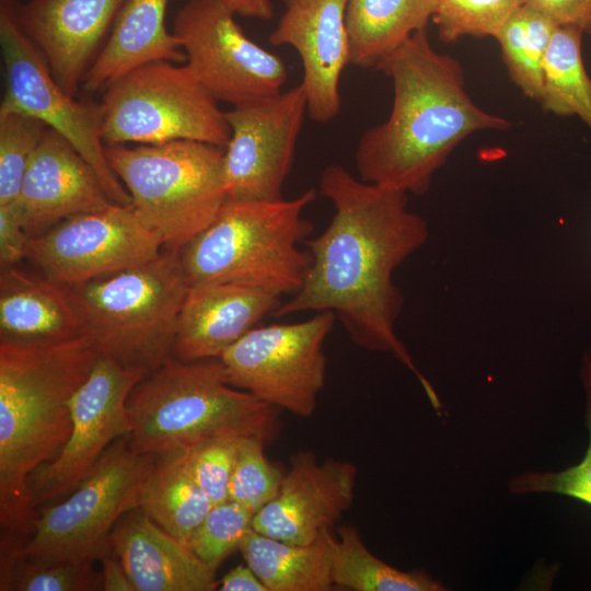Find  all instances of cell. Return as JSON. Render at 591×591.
<instances>
[{"label":"cell","mask_w":591,"mask_h":591,"mask_svg":"<svg viewBox=\"0 0 591 591\" xmlns=\"http://www.w3.org/2000/svg\"><path fill=\"white\" fill-rule=\"evenodd\" d=\"M48 127L21 113H0V206H15L28 163Z\"/></svg>","instance_id":"31"},{"label":"cell","mask_w":591,"mask_h":591,"mask_svg":"<svg viewBox=\"0 0 591 591\" xmlns=\"http://www.w3.org/2000/svg\"><path fill=\"white\" fill-rule=\"evenodd\" d=\"M169 0H125L81 86L103 91L125 73L154 61H186L182 46L165 25Z\"/></svg>","instance_id":"22"},{"label":"cell","mask_w":591,"mask_h":591,"mask_svg":"<svg viewBox=\"0 0 591 591\" xmlns=\"http://www.w3.org/2000/svg\"><path fill=\"white\" fill-rule=\"evenodd\" d=\"M146 376L100 355L89 378L69 402L70 438L51 462L28 479L34 508L70 495L116 440L129 437L132 425L127 401Z\"/></svg>","instance_id":"14"},{"label":"cell","mask_w":591,"mask_h":591,"mask_svg":"<svg viewBox=\"0 0 591 591\" xmlns=\"http://www.w3.org/2000/svg\"><path fill=\"white\" fill-rule=\"evenodd\" d=\"M246 437L251 436H221L178 452L186 470L213 505L228 500L237 451Z\"/></svg>","instance_id":"35"},{"label":"cell","mask_w":591,"mask_h":591,"mask_svg":"<svg viewBox=\"0 0 591 591\" xmlns=\"http://www.w3.org/2000/svg\"><path fill=\"white\" fill-rule=\"evenodd\" d=\"M100 560L103 568L101 575L102 590L136 591L119 560L109 557V554L103 556Z\"/></svg>","instance_id":"40"},{"label":"cell","mask_w":591,"mask_h":591,"mask_svg":"<svg viewBox=\"0 0 591 591\" xmlns=\"http://www.w3.org/2000/svg\"><path fill=\"white\" fill-rule=\"evenodd\" d=\"M222 0H189L176 13L173 33L186 66L218 101L244 105L282 91V59L247 37Z\"/></svg>","instance_id":"12"},{"label":"cell","mask_w":591,"mask_h":591,"mask_svg":"<svg viewBox=\"0 0 591 591\" xmlns=\"http://www.w3.org/2000/svg\"><path fill=\"white\" fill-rule=\"evenodd\" d=\"M100 354L83 336L54 341L0 339V523L33 531L28 479L61 452L72 430L69 402Z\"/></svg>","instance_id":"3"},{"label":"cell","mask_w":591,"mask_h":591,"mask_svg":"<svg viewBox=\"0 0 591 591\" xmlns=\"http://www.w3.org/2000/svg\"><path fill=\"white\" fill-rule=\"evenodd\" d=\"M557 25L572 26L591 35V0H528Z\"/></svg>","instance_id":"38"},{"label":"cell","mask_w":591,"mask_h":591,"mask_svg":"<svg viewBox=\"0 0 591 591\" xmlns=\"http://www.w3.org/2000/svg\"><path fill=\"white\" fill-rule=\"evenodd\" d=\"M124 2L31 0L16 4V18L57 82L76 96Z\"/></svg>","instance_id":"18"},{"label":"cell","mask_w":591,"mask_h":591,"mask_svg":"<svg viewBox=\"0 0 591 591\" xmlns=\"http://www.w3.org/2000/svg\"><path fill=\"white\" fill-rule=\"evenodd\" d=\"M112 204L95 171L61 135L48 128L26 169L15 204L33 235L78 213Z\"/></svg>","instance_id":"19"},{"label":"cell","mask_w":591,"mask_h":591,"mask_svg":"<svg viewBox=\"0 0 591 591\" xmlns=\"http://www.w3.org/2000/svg\"><path fill=\"white\" fill-rule=\"evenodd\" d=\"M357 475L352 462H321L308 450L293 453L277 496L255 513L253 530L293 544L312 543L351 507Z\"/></svg>","instance_id":"16"},{"label":"cell","mask_w":591,"mask_h":591,"mask_svg":"<svg viewBox=\"0 0 591 591\" xmlns=\"http://www.w3.org/2000/svg\"><path fill=\"white\" fill-rule=\"evenodd\" d=\"M583 381L587 391L586 419L589 429V444L583 460L563 472L524 473L511 480L512 493H556L591 506V355L586 360Z\"/></svg>","instance_id":"36"},{"label":"cell","mask_w":591,"mask_h":591,"mask_svg":"<svg viewBox=\"0 0 591 591\" xmlns=\"http://www.w3.org/2000/svg\"><path fill=\"white\" fill-rule=\"evenodd\" d=\"M315 197L312 188L290 199H227L212 223L178 252L189 286L228 282L279 298L296 294L311 265L299 244L313 231L303 212Z\"/></svg>","instance_id":"5"},{"label":"cell","mask_w":591,"mask_h":591,"mask_svg":"<svg viewBox=\"0 0 591 591\" xmlns=\"http://www.w3.org/2000/svg\"><path fill=\"white\" fill-rule=\"evenodd\" d=\"M67 287L81 334L100 355L144 375L173 356L189 289L178 252L163 248L143 264Z\"/></svg>","instance_id":"6"},{"label":"cell","mask_w":591,"mask_h":591,"mask_svg":"<svg viewBox=\"0 0 591 591\" xmlns=\"http://www.w3.org/2000/svg\"><path fill=\"white\" fill-rule=\"evenodd\" d=\"M328 534L335 587L355 591H443L447 588L421 569L403 571L375 557L356 526L344 524Z\"/></svg>","instance_id":"27"},{"label":"cell","mask_w":591,"mask_h":591,"mask_svg":"<svg viewBox=\"0 0 591 591\" xmlns=\"http://www.w3.org/2000/svg\"><path fill=\"white\" fill-rule=\"evenodd\" d=\"M329 532L310 544H293L251 529L239 549L268 591H331Z\"/></svg>","instance_id":"25"},{"label":"cell","mask_w":591,"mask_h":591,"mask_svg":"<svg viewBox=\"0 0 591 591\" xmlns=\"http://www.w3.org/2000/svg\"><path fill=\"white\" fill-rule=\"evenodd\" d=\"M558 25L544 12L526 2L495 36L512 81L524 95L540 102L543 92V65Z\"/></svg>","instance_id":"29"},{"label":"cell","mask_w":591,"mask_h":591,"mask_svg":"<svg viewBox=\"0 0 591 591\" xmlns=\"http://www.w3.org/2000/svg\"><path fill=\"white\" fill-rule=\"evenodd\" d=\"M105 146L194 140L224 148L231 129L218 101L186 65L154 61L103 90Z\"/></svg>","instance_id":"8"},{"label":"cell","mask_w":591,"mask_h":591,"mask_svg":"<svg viewBox=\"0 0 591 591\" xmlns=\"http://www.w3.org/2000/svg\"><path fill=\"white\" fill-rule=\"evenodd\" d=\"M347 0H283V11L268 36L273 46H290L302 65L301 85L308 115L320 124L341 108L340 78L350 65Z\"/></svg>","instance_id":"17"},{"label":"cell","mask_w":591,"mask_h":591,"mask_svg":"<svg viewBox=\"0 0 591 591\" xmlns=\"http://www.w3.org/2000/svg\"><path fill=\"white\" fill-rule=\"evenodd\" d=\"M127 407L130 448L154 456L228 434L269 441L277 429V408L230 385L219 358L187 362L172 356L135 385Z\"/></svg>","instance_id":"4"},{"label":"cell","mask_w":591,"mask_h":591,"mask_svg":"<svg viewBox=\"0 0 591 591\" xmlns=\"http://www.w3.org/2000/svg\"><path fill=\"white\" fill-rule=\"evenodd\" d=\"M212 506L178 452L155 456L141 489L139 507L151 520L188 545Z\"/></svg>","instance_id":"26"},{"label":"cell","mask_w":591,"mask_h":591,"mask_svg":"<svg viewBox=\"0 0 591 591\" xmlns=\"http://www.w3.org/2000/svg\"><path fill=\"white\" fill-rule=\"evenodd\" d=\"M254 515L230 500L213 505L190 535L188 546L202 561L217 569L225 557L239 549L245 534L253 529Z\"/></svg>","instance_id":"34"},{"label":"cell","mask_w":591,"mask_h":591,"mask_svg":"<svg viewBox=\"0 0 591 591\" xmlns=\"http://www.w3.org/2000/svg\"><path fill=\"white\" fill-rule=\"evenodd\" d=\"M223 153L194 140L106 146L131 206L174 252L208 228L227 201Z\"/></svg>","instance_id":"7"},{"label":"cell","mask_w":591,"mask_h":591,"mask_svg":"<svg viewBox=\"0 0 591 591\" xmlns=\"http://www.w3.org/2000/svg\"><path fill=\"white\" fill-rule=\"evenodd\" d=\"M439 0H347L350 65L374 68L415 33L426 30Z\"/></svg>","instance_id":"24"},{"label":"cell","mask_w":591,"mask_h":591,"mask_svg":"<svg viewBox=\"0 0 591 591\" xmlns=\"http://www.w3.org/2000/svg\"><path fill=\"white\" fill-rule=\"evenodd\" d=\"M235 14L244 18L269 21L274 16L273 0H222Z\"/></svg>","instance_id":"41"},{"label":"cell","mask_w":591,"mask_h":591,"mask_svg":"<svg viewBox=\"0 0 591 591\" xmlns=\"http://www.w3.org/2000/svg\"><path fill=\"white\" fill-rule=\"evenodd\" d=\"M392 80L389 117L358 141L359 178L382 188L421 195L456 146L482 130H506L505 117L479 107L465 88L463 68L437 51L426 30L415 33L376 68Z\"/></svg>","instance_id":"2"},{"label":"cell","mask_w":591,"mask_h":591,"mask_svg":"<svg viewBox=\"0 0 591 591\" xmlns=\"http://www.w3.org/2000/svg\"><path fill=\"white\" fill-rule=\"evenodd\" d=\"M218 587L221 591H268L247 565L231 569L219 581Z\"/></svg>","instance_id":"39"},{"label":"cell","mask_w":591,"mask_h":591,"mask_svg":"<svg viewBox=\"0 0 591 591\" xmlns=\"http://www.w3.org/2000/svg\"><path fill=\"white\" fill-rule=\"evenodd\" d=\"M528 0H439L432 21L443 42L462 36L495 37Z\"/></svg>","instance_id":"33"},{"label":"cell","mask_w":591,"mask_h":591,"mask_svg":"<svg viewBox=\"0 0 591 591\" xmlns=\"http://www.w3.org/2000/svg\"><path fill=\"white\" fill-rule=\"evenodd\" d=\"M154 461V455L135 452L128 437L116 440L67 499L42 510L31 537L16 552L49 564L94 563L108 555L112 531L140 507Z\"/></svg>","instance_id":"9"},{"label":"cell","mask_w":591,"mask_h":591,"mask_svg":"<svg viewBox=\"0 0 591 591\" xmlns=\"http://www.w3.org/2000/svg\"><path fill=\"white\" fill-rule=\"evenodd\" d=\"M81 334L68 287L15 266L1 268L0 339L54 341Z\"/></svg>","instance_id":"23"},{"label":"cell","mask_w":591,"mask_h":591,"mask_svg":"<svg viewBox=\"0 0 591 591\" xmlns=\"http://www.w3.org/2000/svg\"><path fill=\"white\" fill-rule=\"evenodd\" d=\"M318 193L334 215L322 234L304 242L311 265L301 289L271 315L333 312L355 345L392 354L410 370L440 410L434 390L395 333L404 296L393 273L426 244V220L409 210L408 194L367 183L338 164L323 170Z\"/></svg>","instance_id":"1"},{"label":"cell","mask_w":591,"mask_h":591,"mask_svg":"<svg viewBox=\"0 0 591 591\" xmlns=\"http://www.w3.org/2000/svg\"><path fill=\"white\" fill-rule=\"evenodd\" d=\"M163 248L131 205L112 202L30 235L26 258L46 277L73 286L143 264Z\"/></svg>","instance_id":"13"},{"label":"cell","mask_w":591,"mask_h":591,"mask_svg":"<svg viewBox=\"0 0 591 591\" xmlns=\"http://www.w3.org/2000/svg\"><path fill=\"white\" fill-rule=\"evenodd\" d=\"M14 536L1 544L0 590L19 591H89L102 586L92 561L40 563L16 552Z\"/></svg>","instance_id":"30"},{"label":"cell","mask_w":591,"mask_h":591,"mask_svg":"<svg viewBox=\"0 0 591 591\" xmlns=\"http://www.w3.org/2000/svg\"><path fill=\"white\" fill-rule=\"evenodd\" d=\"M30 234L13 206H0V266H15L26 258Z\"/></svg>","instance_id":"37"},{"label":"cell","mask_w":591,"mask_h":591,"mask_svg":"<svg viewBox=\"0 0 591 591\" xmlns=\"http://www.w3.org/2000/svg\"><path fill=\"white\" fill-rule=\"evenodd\" d=\"M266 442L256 436L243 439L229 483L228 500L254 514L277 496L285 476L265 456Z\"/></svg>","instance_id":"32"},{"label":"cell","mask_w":591,"mask_h":591,"mask_svg":"<svg viewBox=\"0 0 591 591\" xmlns=\"http://www.w3.org/2000/svg\"><path fill=\"white\" fill-rule=\"evenodd\" d=\"M281 302L273 293L240 283L189 286L177 320L173 357L187 362L220 358Z\"/></svg>","instance_id":"20"},{"label":"cell","mask_w":591,"mask_h":591,"mask_svg":"<svg viewBox=\"0 0 591 591\" xmlns=\"http://www.w3.org/2000/svg\"><path fill=\"white\" fill-rule=\"evenodd\" d=\"M0 46L4 69L0 113H21L43 121L88 161L112 202L131 205L126 187L107 160L100 103L78 101L57 82L20 26L14 0H1Z\"/></svg>","instance_id":"10"},{"label":"cell","mask_w":591,"mask_h":591,"mask_svg":"<svg viewBox=\"0 0 591 591\" xmlns=\"http://www.w3.org/2000/svg\"><path fill=\"white\" fill-rule=\"evenodd\" d=\"M305 114L306 96L300 83L225 112L231 129L222 163L228 199L283 198Z\"/></svg>","instance_id":"15"},{"label":"cell","mask_w":591,"mask_h":591,"mask_svg":"<svg viewBox=\"0 0 591 591\" xmlns=\"http://www.w3.org/2000/svg\"><path fill=\"white\" fill-rule=\"evenodd\" d=\"M582 32L558 25L543 65V109L558 116L577 115L591 130V79L582 61Z\"/></svg>","instance_id":"28"},{"label":"cell","mask_w":591,"mask_h":591,"mask_svg":"<svg viewBox=\"0 0 591 591\" xmlns=\"http://www.w3.org/2000/svg\"><path fill=\"white\" fill-rule=\"evenodd\" d=\"M336 316L316 312L298 323L255 326L219 358L227 382L298 417L314 414L325 385L324 344Z\"/></svg>","instance_id":"11"},{"label":"cell","mask_w":591,"mask_h":591,"mask_svg":"<svg viewBox=\"0 0 591 591\" xmlns=\"http://www.w3.org/2000/svg\"><path fill=\"white\" fill-rule=\"evenodd\" d=\"M111 543L136 591H211L219 584L217 569L140 508L120 518Z\"/></svg>","instance_id":"21"}]
</instances>
